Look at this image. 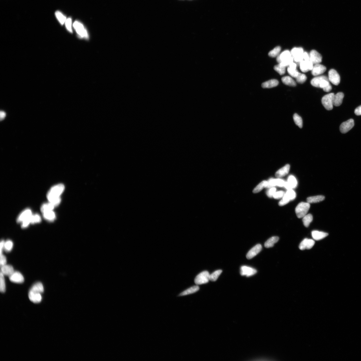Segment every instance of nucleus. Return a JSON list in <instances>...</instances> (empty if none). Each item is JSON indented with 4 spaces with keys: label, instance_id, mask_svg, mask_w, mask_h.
I'll return each instance as SVG.
<instances>
[{
    "label": "nucleus",
    "instance_id": "f257e3e1",
    "mask_svg": "<svg viewBox=\"0 0 361 361\" xmlns=\"http://www.w3.org/2000/svg\"><path fill=\"white\" fill-rule=\"evenodd\" d=\"M64 189V185L59 184L54 186L48 192L47 195L48 199L55 207L60 204L61 201L60 196Z\"/></svg>",
    "mask_w": 361,
    "mask_h": 361
},
{
    "label": "nucleus",
    "instance_id": "f03ea898",
    "mask_svg": "<svg viewBox=\"0 0 361 361\" xmlns=\"http://www.w3.org/2000/svg\"><path fill=\"white\" fill-rule=\"evenodd\" d=\"M311 84L313 86L323 89L326 92H329L332 89L329 78L325 76L316 77L311 80Z\"/></svg>",
    "mask_w": 361,
    "mask_h": 361
},
{
    "label": "nucleus",
    "instance_id": "7ed1b4c3",
    "mask_svg": "<svg viewBox=\"0 0 361 361\" xmlns=\"http://www.w3.org/2000/svg\"><path fill=\"white\" fill-rule=\"evenodd\" d=\"M294 58L291 52L286 50L282 52L277 57V61L282 66L286 67L289 66L291 63L293 62Z\"/></svg>",
    "mask_w": 361,
    "mask_h": 361
},
{
    "label": "nucleus",
    "instance_id": "20e7f679",
    "mask_svg": "<svg viewBox=\"0 0 361 361\" xmlns=\"http://www.w3.org/2000/svg\"><path fill=\"white\" fill-rule=\"evenodd\" d=\"M310 203L302 202L299 203L295 209V212L297 217L300 218L305 216L310 208Z\"/></svg>",
    "mask_w": 361,
    "mask_h": 361
},
{
    "label": "nucleus",
    "instance_id": "39448f33",
    "mask_svg": "<svg viewBox=\"0 0 361 361\" xmlns=\"http://www.w3.org/2000/svg\"><path fill=\"white\" fill-rule=\"evenodd\" d=\"M334 95V93H330L324 96L322 99V103L328 110H331L333 108Z\"/></svg>",
    "mask_w": 361,
    "mask_h": 361
},
{
    "label": "nucleus",
    "instance_id": "423d86ee",
    "mask_svg": "<svg viewBox=\"0 0 361 361\" xmlns=\"http://www.w3.org/2000/svg\"><path fill=\"white\" fill-rule=\"evenodd\" d=\"M209 273L207 271H203L199 274L194 280L195 283L197 285L206 284L210 281Z\"/></svg>",
    "mask_w": 361,
    "mask_h": 361
},
{
    "label": "nucleus",
    "instance_id": "0eeeda50",
    "mask_svg": "<svg viewBox=\"0 0 361 361\" xmlns=\"http://www.w3.org/2000/svg\"><path fill=\"white\" fill-rule=\"evenodd\" d=\"M291 52L295 62L300 63L301 61L304 60V52L303 48L301 47L293 48Z\"/></svg>",
    "mask_w": 361,
    "mask_h": 361
},
{
    "label": "nucleus",
    "instance_id": "6e6552de",
    "mask_svg": "<svg viewBox=\"0 0 361 361\" xmlns=\"http://www.w3.org/2000/svg\"><path fill=\"white\" fill-rule=\"evenodd\" d=\"M329 79L330 81L334 85H338L340 84V76L335 70H330L329 72Z\"/></svg>",
    "mask_w": 361,
    "mask_h": 361
},
{
    "label": "nucleus",
    "instance_id": "1a4fd4ad",
    "mask_svg": "<svg viewBox=\"0 0 361 361\" xmlns=\"http://www.w3.org/2000/svg\"><path fill=\"white\" fill-rule=\"evenodd\" d=\"M73 27L78 34L82 38H88V35L86 30L81 23L76 21L73 23Z\"/></svg>",
    "mask_w": 361,
    "mask_h": 361
},
{
    "label": "nucleus",
    "instance_id": "9d476101",
    "mask_svg": "<svg viewBox=\"0 0 361 361\" xmlns=\"http://www.w3.org/2000/svg\"><path fill=\"white\" fill-rule=\"evenodd\" d=\"M354 125V120L352 119H349L341 124L340 127V132L343 133H346L351 130Z\"/></svg>",
    "mask_w": 361,
    "mask_h": 361
},
{
    "label": "nucleus",
    "instance_id": "9b49d317",
    "mask_svg": "<svg viewBox=\"0 0 361 361\" xmlns=\"http://www.w3.org/2000/svg\"><path fill=\"white\" fill-rule=\"evenodd\" d=\"M310 61L313 65L319 64L322 61V56L315 50H312L310 52Z\"/></svg>",
    "mask_w": 361,
    "mask_h": 361
},
{
    "label": "nucleus",
    "instance_id": "f8f14e48",
    "mask_svg": "<svg viewBox=\"0 0 361 361\" xmlns=\"http://www.w3.org/2000/svg\"><path fill=\"white\" fill-rule=\"evenodd\" d=\"M257 273L255 269L247 266H242L240 268V274L242 276L249 277L255 275Z\"/></svg>",
    "mask_w": 361,
    "mask_h": 361
},
{
    "label": "nucleus",
    "instance_id": "ddd939ff",
    "mask_svg": "<svg viewBox=\"0 0 361 361\" xmlns=\"http://www.w3.org/2000/svg\"><path fill=\"white\" fill-rule=\"evenodd\" d=\"M315 243L314 240L305 238L301 242L299 245V248L301 250H304L305 249H309L314 246Z\"/></svg>",
    "mask_w": 361,
    "mask_h": 361
},
{
    "label": "nucleus",
    "instance_id": "4468645a",
    "mask_svg": "<svg viewBox=\"0 0 361 361\" xmlns=\"http://www.w3.org/2000/svg\"><path fill=\"white\" fill-rule=\"evenodd\" d=\"M262 249V246L260 244H257L249 251L246 256L247 259H251L257 255Z\"/></svg>",
    "mask_w": 361,
    "mask_h": 361
},
{
    "label": "nucleus",
    "instance_id": "2eb2a0df",
    "mask_svg": "<svg viewBox=\"0 0 361 361\" xmlns=\"http://www.w3.org/2000/svg\"><path fill=\"white\" fill-rule=\"evenodd\" d=\"M10 280L13 283L21 284L24 281L23 275L19 272H14L9 276Z\"/></svg>",
    "mask_w": 361,
    "mask_h": 361
},
{
    "label": "nucleus",
    "instance_id": "dca6fc26",
    "mask_svg": "<svg viewBox=\"0 0 361 361\" xmlns=\"http://www.w3.org/2000/svg\"><path fill=\"white\" fill-rule=\"evenodd\" d=\"M326 70V68L322 65L319 64L315 65L312 70V74L314 76H318L323 74Z\"/></svg>",
    "mask_w": 361,
    "mask_h": 361
},
{
    "label": "nucleus",
    "instance_id": "f3484780",
    "mask_svg": "<svg viewBox=\"0 0 361 361\" xmlns=\"http://www.w3.org/2000/svg\"><path fill=\"white\" fill-rule=\"evenodd\" d=\"M297 181L294 176L291 175L289 176L287 182H286L284 187L288 190L292 189L297 187Z\"/></svg>",
    "mask_w": 361,
    "mask_h": 361
},
{
    "label": "nucleus",
    "instance_id": "a211bd4d",
    "mask_svg": "<svg viewBox=\"0 0 361 361\" xmlns=\"http://www.w3.org/2000/svg\"><path fill=\"white\" fill-rule=\"evenodd\" d=\"M300 66L301 71L305 73L309 71L312 70L314 66L310 60L306 61L303 60L300 63Z\"/></svg>",
    "mask_w": 361,
    "mask_h": 361
},
{
    "label": "nucleus",
    "instance_id": "6ab92c4d",
    "mask_svg": "<svg viewBox=\"0 0 361 361\" xmlns=\"http://www.w3.org/2000/svg\"><path fill=\"white\" fill-rule=\"evenodd\" d=\"M28 297L30 300L34 303H39L42 300V296L40 293L32 291L30 290L28 293Z\"/></svg>",
    "mask_w": 361,
    "mask_h": 361
},
{
    "label": "nucleus",
    "instance_id": "aec40b11",
    "mask_svg": "<svg viewBox=\"0 0 361 361\" xmlns=\"http://www.w3.org/2000/svg\"><path fill=\"white\" fill-rule=\"evenodd\" d=\"M290 166L289 164H286L283 168L278 170L275 173V176L277 178H280L283 177L288 174L289 171Z\"/></svg>",
    "mask_w": 361,
    "mask_h": 361
},
{
    "label": "nucleus",
    "instance_id": "412c9836",
    "mask_svg": "<svg viewBox=\"0 0 361 361\" xmlns=\"http://www.w3.org/2000/svg\"><path fill=\"white\" fill-rule=\"evenodd\" d=\"M32 215V211L30 209H26L19 215L17 219V222H23L24 220L29 218Z\"/></svg>",
    "mask_w": 361,
    "mask_h": 361
},
{
    "label": "nucleus",
    "instance_id": "4be33fe9",
    "mask_svg": "<svg viewBox=\"0 0 361 361\" xmlns=\"http://www.w3.org/2000/svg\"><path fill=\"white\" fill-rule=\"evenodd\" d=\"M14 272V268L10 265L6 264L1 266V273L4 275L10 276Z\"/></svg>",
    "mask_w": 361,
    "mask_h": 361
},
{
    "label": "nucleus",
    "instance_id": "5701e85b",
    "mask_svg": "<svg viewBox=\"0 0 361 361\" xmlns=\"http://www.w3.org/2000/svg\"><path fill=\"white\" fill-rule=\"evenodd\" d=\"M329 234L323 232L314 231H312V235L313 239L316 240H319L323 239L327 237Z\"/></svg>",
    "mask_w": 361,
    "mask_h": 361
},
{
    "label": "nucleus",
    "instance_id": "b1692460",
    "mask_svg": "<svg viewBox=\"0 0 361 361\" xmlns=\"http://www.w3.org/2000/svg\"><path fill=\"white\" fill-rule=\"evenodd\" d=\"M344 95L342 92H339L335 95L333 98V106H338L342 104Z\"/></svg>",
    "mask_w": 361,
    "mask_h": 361
},
{
    "label": "nucleus",
    "instance_id": "393cba45",
    "mask_svg": "<svg viewBox=\"0 0 361 361\" xmlns=\"http://www.w3.org/2000/svg\"><path fill=\"white\" fill-rule=\"evenodd\" d=\"M279 84L278 81L276 79H272L262 84V86L264 88H270L277 86Z\"/></svg>",
    "mask_w": 361,
    "mask_h": 361
},
{
    "label": "nucleus",
    "instance_id": "a878e982",
    "mask_svg": "<svg viewBox=\"0 0 361 361\" xmlns=\"http://www.w3.org/2000/svg\"><path fill=\"white\" fill-rule=\"evenodd\" d=\"M282 80L284 84L288 85V86L292 87H295L296 86V82L290 76H286L282 78Z\"/></svg>",
    "mask_w": 361,
    "mask_h": 361
},
{
    "label": "nucleus",
    "instance_id": "bb28decb",
    "mask_svg": "<svg viewBox=\"0 0 361 361\" xmlns=\"http://www.w3.org/2000/svg\"><path fill=\"white\" fill-rule=\"evenodd\" d=\"M279 239V237H271L265 243V247L267 248H272L274 246L275 244L278 241Z\"/></svg>",
    "mask_w": 361,
    "mask_h": 361
},
{
    "label": "nucleus",
    "instance_id": "cd10ccee",
    "mask_svg": "<svg viewBox=\"0 0 361 361\" xmlns=\"http://www.w3.org/2000/svg\"><path fill=\"white\" fill-rule=\"evenodd\" d=\"M30 290L41 294L44 291V288L42 283L41 282H37L32 286Z\"/></svg>",
    "mask_w": 361,
    "mask_h": 361
},
{
    "label": "nucleus",
    "instance_id": "c85d7f7f",
    "mask_svg": "<svg viewBox=\"0 0 361 361\" xmlns=\"http://www.w3.org/2000/svg\"><path fill=\"white\" fill-rule=\"evenodd\" d=\"M324 196L318 195L310 197L307 198V202L309 203H316L321 202L325 199Z\"/></svg>",
    "mask_w": 361,
    "mask_h": 361
},
{
    "label": "nucleus",
    "instance_id": "c756f323",
    "mask_svg": "<svg viewBox=\"0 0 361 361\" xmlns=\"http://www.w3.org/2000/svg\"><path fill=\"white\" fill-rule=\"evenodd\" d=\"M199 290V287L198 286H192V287L187 289V290L181 293L179 295V296H186V295L193 294V293L198 291Z\"/></svg>",
    "mask_w": 361,
    "mask_h": 361
},
{
    "label": "nucleus",
    "instance_id": "7c9ffc66",
    "mask_svg": "<svg viewBox=\"0 0 361 361\" xmlns=\"http://www.w3.org/2000/svg\"><path fill=\"white\" fill-rule=\"evenodd\" d=\"M43 213V217L50 222H52L55 219L56 215L53 211H48Z\"/></svg>",
    "mask_w": 361,
    "mask_h": 361
},
{
    "label": "nucleus",
    "instance_id": "2f4dec72",
    "mask_svg": "<svg viewBox=\"0 0 361 361\" xmlns=\"http://www.w3.org/2000/svg\"><path fill=\"white\" fill-rule=\"evenodd\" d=\"M55 207L52 203L49 202V203L43 204L41 207V210L42 213H43L48 211H53Z\"/></svg>",
    "mask_w": 361,
    "mask_h": 361
},
{
    "label": "nucleus",
    "instance_id": "473e14b6",
    "mask_svg": "<svg viewBox=\"0 0 361 361\" xmlns=\"http://www.w3.org/2000/svg\"><path fill=\"white\" fill-rule=\"evenodd\" d=\"M267 181H264L262 182L259 185H258L255 188L253 189V193H258L261 191L264 188H266L267 186Z\"/></svg>",
    "mask_w": 361,
    "mask_h": 361
},
{
    "label": "nucleus",
    "instance_id": "72a5a7b5",
    "mask_svg": "<svg viewBox=\"0 0 361 361\" xmlns=\"http://www.w3.org/2000/svg\"><path fill=\"white\" fill-rule=\"evenodd\" d=\"M313 220V217L311 214H308L304 217L303 219V222L304 225L306 227H308L309 226V225L312 222Z\"/></svg>",
    "mask_w": 361,
    "mask_h": 361
},
{
    "label": "nucleus",
    "instance_id": "f704fd0d",
    "mask_svg": "<svg viewBox=\"0 0 361 361\" xmlns=\"http://www.w3.org/2000/svg\"><path fill=\"white\" fill-rule=\"evenodd\" d=\"M293 119L296 125L299 128L303 127V120L301 117L297 113H295L293 115Z\"/></svg>",
    "mask_w": 361,
    "mask_h": 361
},
{
    "label": "nucleus",
    "instance_id": "c9c22d12",
    "mask_svg": "<svg viewBox=\"0 0 361 361\" xmlns=\"http://www.w3.org/2000/svg\"><path fill=\"white\" fill-rule=\"evenodd\" d=\"M296 196V193L292 189L288 190L284 195V196L291 201L294 200Z\"/></svg>",
    "mask_w": 361,
    "mask_h": 361
},
{
    "label": "nucleus",
    "instance_id": "e433bc0d",
    "mask_svg": "<svg viewBox=\"0 0 361 361\" xmlns=\"http://www.w3.org/2000/svg\"><path fill=\"white\" fill-rule=\"evenodd\" d=\"M281 50V48L280 46H277L275 47L274 49L271 50L269 52L268 55L270 57L272 58H275L277 57L279 55Z\"/></svg>",
    "mask_w": 361,
    "mask_h": 361
},
{
    "label": "nucleus",
    "instance_id": "4c0bfd02",
    "mask_svg": "<svg viewBox=\"0 0 361 361\" xmlns=\"http://www.w3.org/2000/svg\"><path fill=\"white\" fill-rule=\"evenodd\" d=\"M6 285L4 275L1 272L0 275V290L1 293H4L6 291Z\"/></svg>",
    "mask_w": 361,
    "mask_h": 361
},
{
    "label": "nucleus",
    "instance_id": "58836bf2",
    "mask_svg": "<svg viewBox=\"0 0 361 361\" xmlns=\"http://www.w3.org/2000/svg\"><path fill=\"white\" fill-rule=\"evenodd\" d=\"M222 272V270H218L215 271L211 274L210 275V280L213 282L216 281Z\"/></svg>",
    "mask_w": 361,
    "mask_h": 361
},
{
    "label": "nucleus",
    "instance_id": "ea45409f",
    "mask_svg": "<svg viewBox=\"0 0 361 361\" xmlns=\"http://www.w3.org/2000/svg\"><path fill=\"white\" fill-rule=\"evenodd\" d=\"M55 15L57 18V19L60 23L61 25H63L66 20V17L59 11H57L55 13Z\"/></svg>",
    "mask_w": 361,
    "mask_h": 361
},
{
    "label": "nucleus",
    "instance_id": "a19ab883",
    "mask_svg": "<svg viewBox=\"0 0 361 361\" xmlns=\"http://www.w3.org/2000/svg\"><path fill=\"white\" fill-rule=\"evenodd\" d=\"M274 69L281 75H284L286 72V67L282 66L280 64L275 65Z\"/></svg>",
    "mask_w": 361,
    "mask_h": 361
},
{
    "label": "nucleus",
    "instance_id": "79ce46f5",
    "mask_svg": "<svg viewBox=\"0 0 361 361\" xmlns=\"http://www.w3.org/2000/svg\"><path fill=\"white\" fill-rule=\"evenodd\" d=\"M13 247V242L10 240H8L4 242V249L6 252L11 251Z\"/></svg>",
    "mask_w": 361,
    "mask_h": 361
},
{
    "label": "nucleus",
    "instance_id": "37998d69",
    "mask_svg": "<svg viewBox=\"0 0 361 361\" xmlns=\"http://www.w3.org/2000/svg\"><path fill=\"white\" fill-rule=\"evenodd\" d=\"M30 224H35L40 222L41 218L40 216L38 214H36L35 215H32L30 217Z\"/></svg>",
    "mask_w": 361,
    "mask_h": 361
},
{
    "label": "nucleus",
    "instance_id": "c03bdc74",
    "mask_svg": "<svg viewBox=\"0 0 361 361\" xmlns=\"http://www.w3.org/2000/svg\"><path fill=\"white\" fill-rule=\"evenodd\" d=\"M296 79L297 82L299 84H303L306 81L307 77L305 74L299 73Z\"/></svg>",
    "mask_w": 361,
    "mask_h": 361
},
{
    "label": "nucleus",
    "instance_id": "a18cd8bd",
    "mask_svg": "<svg viewBox=\"0 0 361 361\" xmlns=\"http://www.w3.org/2000/svg\"><path fill=\"white\" fill-rule=\"evenodd\" d=\"M288 73L292 77L296 78L298 75L299 72L297 69H293L288 67L287 69Z\"/></svg>",
    "mask_w": 361,
    "mask_h": 361
},
{
    "label": "nucleus",
    "instance_id": "49530a36",
    "mask_svg": "<svg viewBox=\"0 0 361 361\" xmlns=\"http://www.w3.org/2000/svg\"><path fill=\"white\" fill-rule=\"evenodd\" d=\"M267 186L266 188H270L276 186V179L271 178L267 181Z\"/></svg>",
    "mask_w": 361,
    "mask_h": 361
},
{
    "label": "nucleus",
    "instance_id": "de8ad7c7",
    "mask_svg": "<svg viewBox=\"0 0 361 361\" xmlns=\"http://www.w3.org/2000/svg\"><path fill=\"white\" fill-rule=\"evenodd\" d=\"M65 25L68 31L70 32H72V19L70 18H69L67 19L66 21H65Z\"/></svg>",
    "mask_w": 361,
    "mask_h": 361
},
{
    "label": "nucleus",
    "instance_id": "09e8293b",
    "mask_svg": "<svg viewBox=\"0 0 361 361\" xmlns=\"http://www.w3.org/2000/svg\"><path fill=\"white\" fill-rule=\"evenodd\" d=\"M276 189L275 188L273 187L270 188V189L267 190L266 191V193L269 197L272 198L273 195H274L275 192H276Z\"/></svg>",
    "mask_w": 361,
    "mask_h": 361
},
{
    "label": "nucleus",
    "instance_id": "8fccbe9b",
    "mask_svg": "<svg viewBox=\"0 0 361 361\" xmlns=\"http://www.w3.org/2000/svg\"><path fill=\"white\" fill-rule=\"evenodd\" d=\"M285 194V193L283 191L276 192L273 195V197L275 199H280L283 197Z\"/></svg>",
    "mask_w": 361,
    "mask_h": 361
},
{
    "label": "nucleus",
    "instance_id": "3c124183",
    "mask_svg": "<svg viewBox=\"0 0 361 361\" xmlns=\"http://www.w3.org/2000/svg\"><path fill=\"white\" fill-rule=\"evenodd\" d=\"M285 182H286L282 180V179H276V185L280 187H284Z\"/></svg>",
    "mask_w": 361,
    "mask_h": 361
},
{
    "label": "nucleus",
    "instance_id": "603ef678",
    "mask_svg": "<svg viewBox=\"0 0 361 361\" xmlns=\"http://www.w3.org/2000/svg\"><path fill=\"white\" fill-rule=\"evenodd\" d=\"M290 200L286 199L285 197L283 196L282 199L280 201L279 203V205L280 206H283L285 205L290 202Z\"/></svg>",
    "mask_w": 361,
    "mask_h": 361
},
{
    "label": "nucleus",
    "instance_id": "864d4df0",
    "mask_svg": "<svg viewBox=\"0 0 361 361\" xmlns=\"http://www.w3.org/2000/svg\"><path fill=\"white\" fill-rule=\"evenodd\" d=\"M6 262L7 261H6L5 256L3 254L1 255V257H0V264H1V266L6 264Z\"/></svg>",
    "mask_w": 361,
    "mask_h": 361
},
{
    "label": "nucleus",
    "instance_id": "5fc2aeb1",
    "mask_svg": "<svg viewBox=\"0 0 361 361\" xmlns=\"http://www.w3.org/2000/svg\"><path fill=\"white\" fill-rule=\"evenodd\" d=\"M354 113L356 115H361V106H358L355 109V111H354Z\"/></svg>",
    "mask_w": 361,
    "mask_h": 361
},
{
    "label": "nucleus",
    "instance_id": "6e6d98bb",
    "mask_svg": "<svg viewBox=\"0 0 361 361\" xmlns=\"http://www.w3.org/2000/svg\"><path fill=\"white\" fill-rule=\"evenodd\" d=\"M303 58L304 60L306 61H309L310 60V56L307 52H304Z\"/></svg>",
    "mask_w": 361,
    "mask_h": 361
},
{
    "label": "nucleus",
    "instance_id": "4d7b16f0",
    "mask_svg": "<svg viewBox=\"0 0 361 361\" xmlns=\"http://www.w3.org/2000/svg\"><path fill=\"white\" fill-rule=\"evenodd\" d=\"M4 242H4V240H1V244H0V254L1 255L3 254L2 253H3V251L4 249Z\"/></svg>",
    "mask_w": 361,
    "mask_h": 361
},
{
    "label": "nucleus",
    "instance_id": "13d9d810",
    "mask_svg": "<svg viewBox=\"0 0 361 361\" xmlns=\"http://www.w3.org/2000/svg\"><path fill=\"white\" fill-rule=\"evenodd\" d=\"M289 67L290 68L293 69H296L297 64L293 62L291 63L289 65Z\"/></svg>",
    "mask_w": 361,
    "mask_h": 361
},
{
    "label": "nucleus",
    "instance_id": "bf43d9fd",
    "mask_svg": "<svg viewBox=\"0 0 361 361\" xmlns=\"http://www.w3.org/2000/svg\"><path fill=\"white\" fill-rule=\"evenodd\" d=\"M6 116V113L3 111H1V120L3 119Z\"/></svg>",
    "mask_w": 361,
    "mask_h": 361
}]
</instances>
